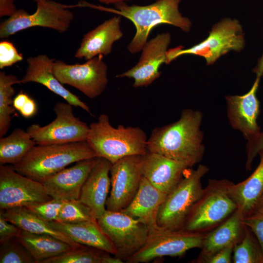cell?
Listing matches in <instances>:
<instances>
[{
  "mask_svg": "<svg viewBox=\"0 0 263 263\" xmlns=\"http://www.w3.org/2000/svg\"><path fill=\"white\" fill-rule=\"evenodd\" d=\"M0 263H36L27 249L14 238L0 246Z\"/></svg>",
  "mask_w": 263,
  "mask_h": 263,
  "instance_id": "cell-33",
  "label": "cell"
},
{
  "mask_svg": "<svg viewBox=\"0 0 263 263\" xmlns=\"http://www.w3.org/2000/svg\"><path fill=\"white\" fill-rule=\"evenodd\" d=\"M142 155L123 157L110 169L111 190L106 201V209L120 211L125 208L136 194L143 175Z\"/></svg>",
  "mask_w": 263,
  "mask_h": 263,
  "instance_id": "cell-14",
  "label": "cell"
},
{
  "mask_svg": "<svg viewBox=\"0 0 263 263\" xmlns=\"http://www.w3.org/2000/svg\"><path fill=\"white\" fill-rule=\"evenodd\" d=\"M242 210L237 209L216 229L206 233L199 256L211 254L225 247L238 243L244 233Z\"/></svg>",
  "mask_w": 263,
  "mask_h": 263,
  "instance_id": "cell-24",
  "label": "cell"
},
{
  "mask_svg": "<svg viewBox=\"0 0 263 263\" xmlns=\"http://www.w3.org/2000/svg\"><path fill=\"white\" fill-rule=\"evenodd\" d=\"M97 221L113 244L116 250L114 256L123 262L141 249L147 241L150 230L147 225L121 211L106 209Z\"/></svg>",
  "mask_w": 263,
  "mask_h": 263,
  "instance_id": "cell-8",
  "label": "cell"
},
{
  "mask_svg": "<svg viewBox=\"0 0 263 263\" xmlns=\"http://www.w3.org/2000/svg\"><path fill=\"white\" fill-rule=\"evenodd\" d=\"M121 20V16H114L85 34L75 56L88 60L99 55L110 54L113 43L123 36Z\"/></svg>",
  "mask_w": 263,
  "mask_h": 263,
  "instance_id": "cell-21",
  "label": "cell"
},
{
  "mask_svg": "<svg viewBox=\"0 0 263 263\" xmlns=\"http://www.w3.org/2000/svg\"><path fill=\"white\" fill-rule=\"evenodd\" d=\"M148 138L138 127H113L106 114L89 125L86 142L96 157H102L113 164L130 155L145 154L147 151Z\"/></svg>",
  "mask_w": 263,
  "mask_h": 263,
  "instance_id": "cell-3",
  "label": "cell"
},
{
  "mask_svg": "<svg viewBox=\"0 0 263 263\" xmlns=\"http://www.w3.org/2000/svg\"><path fill=\"white\" fill-rule=\"evenodd\" d=\"M52 199L43 183L18 172L12 167L0 165V210L26 207Z\"/></svg>",
  "mask_w": 263,
  "mask_h": 263,
  "instance_id": "cell-13",
  "label": "cell"
},
{
  "mask_svg": "<svg viewBox=\"0 0 263 263\" xmlns=\"http://www.w3.org/2000/svg\"><path fill=\"white\" fill-rule=\"evenodd\" d=\"M30 96L21 91L13 99V106L16 110L19 111Z\"/></svg>",
  "mask_w": 263,
  "mask_h": 263,
  "instance_id": "cell-42",
  "label": "cell"
},
{
  "mask_svg": "<svg viewBox=\"0 0 263 263\" xmlns=\"http://www.w3.org/2000/svg\"><path fill=\"white\" fill-rule=\"evenodd\" d=\"M149 230L145 245L127 263H146L164 256H182L191 249L201 248L206 234L159 226Z\"/></svg>",
  "mask_w": 263,
  "mask_h": 263,
  "instance_id": "cell-9",
  "label": "cell"
},
{
  "mask_svg": "<svg viewBox=\"0 0 263 263\" xmlns=\"http://www.w3.org/2000/svg\"><path fill=\"white\" fill-rule=\"evenodd\" d=\"M252 72L256 75V77L261 78L263 75V53Z\"/></svg>",
  "mask_w": 263,
  "mask_h": 263,
  "instance_id": "cell-43",
  "label": "cell"
},
{
  "mask_svg": "<svg viewBox=\"0 0 263 263\" xmlns=\"http://www.w3.org/2000/svg\"><path fill=\"white\" fill-rule=\"evenodd\" d=\"M35 13L30 14L23 9L17 10L0 24V38H4L28 28L39 26L59 33L68 30L74 19L68 6L52 0L37 2Z\"/></svg>",
  "mask_w": 263,
  "mask_h": 263,
  "instance_id": "cell-10",
  "label": "cell"
},
{
  "mask_svg": "<svg viewBox=\"0 0 263 263\" xmlns=\"http://www.w3.org/2000/svg\"><path fill=\"white\" fill-rule=\"evenodd\" d=\"M15 0H0V17H10L14 14L17 9L14 4Z\"/></svg>",
  "mask_w": 263,
  "mask_h": 263,
  "instance_id": "cell-41",
  "label": "cell"
},
{
  "mask_svg": "<svg viewBox=\"0 0 263 263\" xmlns=\"http://www.w3.org/2000/svg\"><path fill=\"white\" fill-rule=\"evenodd\" d=\"M234 263H263V252L255 235L244 225V233L241 240L233 248Z\"/></svg>",
  "mask_w": 263,
  "mask_h": 263,
  "instance_id": "cell-31",
  "label": "cell"
},
{
  "mask_svg": "<svg viewBox=\"0 0 263 263\" xmlns=\"http://www.w3.org/2000/svg\"><path fill=\"white\" fill-rule=\"evenodd\" d=\"M23 57L19 53L14 44L7 40L0 42V69L9 67L21 61Z\"/></svg>",
  "mask_w": 263,
  "mask_h": 263,
  "instance_id": "cell-35",
  "label": "cell"
},
{
  "mask_svg": "<svg viewBox=\"0 0 263 263\" xmlns=\"http://www.w3.org/2000/svg\"><path fill=\"white\" fill-rule=\"evenodd\" d=\"M167 194L154 187L143 176L139 189L130 204L120 211L146 224L149 229L158 227L159 209Z\"/></svg>",
  "mask_w": 263,
  "mask_h": 263,
  "instance_id": "cell-22",
  "label": "cell"
},
{
  "mask_svg": "<svg viewBox=\"0 0 263 263\" xmlns=\"http://www.w3.org/2000/svg\"><path fill=\"white\" fill-rule=\"evenodd\" d=\"M97 158L79 161L47 178L42 183L47 193L53 199L78 200L82 186Z\"/></svg>",
  "mask_w": 263,
  "mask_h": 263,
  "instance_id": "cell-17",
  "label": "cell"
},
{
  "mask_svg": "<svg viewBox=\"0 0 263 263\" xmlns=\"http://www.w3.org/2000/svg\"><path fill=\"white\" fill-rule=\"evenodd\" d=\"M263 150V130L251 141L247 142L246 150L247 158L245 168L247 170L252 169V165L255 158L260 151Z\"/></svg>",
  "mask_w": 263,
  "mask_h": 263,
  "instance_id": "cell-38",
  "label": "cell"
},
{
  "mask_svg": "<svg viewBox=\"0 0 263 263\" xmlns=\"http://www.w3.org/2000/svg\"><path fill=\"white\" fill-rule=\"evenodd\" d=\"M20 84V80L13 75L0 72V137L8 132L13 115L17 116L13 106V96L16 91L13 86Z\"/></svg>",
  "mask_w": 263,
  "mask_h": 263,
  "instance_id": "cell-30",
  "label": "cell"
},
{
  "mask_svg": "<svg viewBox=\"0 0 263 263\" xmlns=\"http://www.w3.org/2000/svg\"><path fill=\"white\" fill-rule=\"evenodd\" d=\"M208 170L207 167L202 164L195 169L190 168L187 169L160 207L158 226L172 230L182 229L191 209L202 195L204 188L201 179Z\"/></svg>",
  "mask_w": 263,
  "mask_h": 263,
  "instance_id": "cell-6",
  "label": "cell"
},
{
  "mask_svg": "<svg viewBox=\"0 0 263 263\" xmlns=\"http://www.w3.org/2000/svg\"><path fill=\"white\" fill-rule=\"evenodd\" d=\"M111 166L108 160L97 158L82 186L78 199L90 208L96 220L106 210V201L111 186L109 174Z\"/></svg>",
  "mask_w": 263,
  "mask_h": 263,
  "instance_id": "cell-20",
  "label": "cell"
},
{
  "mask_svg": "<svg viewBox=\"0 0 263 263\" xmlns=\"http://www.w3.org/2000/svg\"><path fill=\"white\" fill-rule=\"evenodd\" d=\"M260 79L256 77L250 90L246 94L225 96L230 124L233 129L242 132L247 142L255 138L261 132L257 122L260 102L257 97Z\"/></svg>",
  "mask_w": 263,
  "mask_h": 263,
  "instance_id": "cell-16",
  "label": "cell"
},
{
  "mask_svg": "<svg viewBox=\"0 0 263 263\" xmlns=\"http://www.w3.org/2000/svg\"><path fill=\"white\" fill-rule=\"evenodd\" d=\"M254 212H263V193L259 199L252 213Z\"/></svg>",
  "mask_w": 263,
  "mask_h": 263,
  "instance_id": "cell-44",
  "label": "cell"
},
{
  "mask_svg": "<svg viewBox=\"0 0 263 263\" xmlns=\"http://www.w3.org/2000/svg\"><path fill=\"white\" fill-rule=\"evenodd\" d=\"M21 229L7 220L0 212V243H4L16 238Z\"/></svg>",
  "mask_w": 263,
  "mask_h": 263,
  "instance_id": "cell-39",
  "label": "cell"
},
{
  "mask_svg": "<svg viewBox=\"0 0 263 263\" xmlns=\"http://www.w3.org/2000/svg\"><path fill=\"white\" fill-rule=\"evenodd\" d=\"M4 217L22 230L31 233L52 236L64 241L75 248L83 246L73 241L63 233L52 227L30 212L25 207H17L0 210Z\"/></svg>",
  "mask_w": 263,
  "mask_h": 263,
  "instance_id": "cell-27",
  "label": "cell"
},
{
  "mask_svg": "<svg viewBox=\"0 0 263 263\" xmlns=\"http://www.w3.org/2000/svg\"><path fill=\"white\" fill-rule=\"evenodd\" d=\"M55 59L40 54L27 58V67L20 84L35 82L40 84L62 97L73 106L78 107L90 114L89 107L76 95L65 88L53 72Z\"/></svg>",
  "mask_w": 263,
  "mask_h": 263,
  "instance_id": "cell-18",
  "label": "cell"
},
{
  "mask_svg": "<svg viewBox=\"0 0 263 263\" xmlns=\"http://www.w3.org/2000/svg\"><path fill=\"white\" fill-rule=\"evenodd\" d=\"M19 112L24 117H31L33 116L37 112V106L36 103L34 99L29 97Z\"/></svg>",
  "mask_w": 263,
  "mask_h": 263,
  "instance_id": "cell-40",
  "label": "cell"
},
{
  "mask_svg": "<svg viewBox=\"0 0 263 263\" xmlns=\"http://www.w3.org/2000/svg\"><path fill=\"white\" fill-rule=\"evenodd\" d=\"M64 201L52 199L25 207L36 216L46 222L56 221Z\"/></svg>",
  "mask_w": 263,
  "mask_h": 263,
  "instance_id": "cell-34",
  "label": "cell"
},
{
  "mask_svg": "<svg viewBox=\"0 0 263 263\" xmlns=\"http://www.w3.org/2000/svg\"><path fill=\"white\" fill-rule=\"evenodd\" d=\"M243 224L255 235L263 252V212H254L244 216Z\"/></svg>",
  "mask_w": 263,
  "mask_h": 263,
  "instance_id": "cell-37",
  "label": "cell"
},
{
  "mask_svg": "<svg viewBox=\"0 0 263 263\" xmlns=\"http://www.w3.org/2000/svg\"><path fill=\"white\" fill-rule=\"evenodd\" d=\"M96 157L85 141L36 145L12 168L18 172L43 183L47 178L79 161Z\"/></svg>",
  "mask_w": 263,
  "mask_h": 263,
  "instance_id": "cell-4",
  "label": "cell"
},
{
  "mask_svg": "<svg viewBox=\"0 0 263 263\" xmlns=\"http://www.w3.org/2000/svg\"><path fill=\"white\" fill-rule=\"evenodd\" d=\"M233 184L227 179H209L181 230L205 233L225 221L238 207L230 193Z\"/></svg>",
  "mask_w": 263,
  "mask_h": 263,
  "instance_id": "cell-5",
  "label": "cell"
},
{
  "mask_svg": "<svg viewBox=\"0 0 263 263\" xmlns=\"http://www.w3.org/2000/svg\"><path fill=\"white\" fill-rule=\"evenodd\" d=\"M73 105L57 103L54 111L56 118L48 124L41 126L33 124L27 131L36 145L61 144L86 141L89 126L75 117Z\"/></svg>",
  "mask_w": 263,
  "mask_h": 263,
  "instance_id": "cell-11",
  "label": "cell"
},
{
  "mask_svg": "<svg viewBox=\"0 0 263 263\" xmlns=\"http://www.w3.org/2000/svg\"><path fill=\"white\" fill-rule=\"evenodd\" d=\"M16 238L27 249L36 263L76 248L52 236L22 229Z\"/></svg>",
  "mask_w": 263,
  "mask_h": 263,
  "instance_id": "cell-26",
  "label": "cell"
},
{
  "mask_svg": "<svg viewBox=\"0 0 263 263\" xmlns=\"http://www.w3.org/2000/svg\"><path fill=\"white\" fill-rule=\"evenodd\" d=\"M53 72L62 84L71 86L93 99L100 95L108 83V66L99 55L83 64H69L55 60Z\"/></svg>",
  "mask_w": 263,
  "mask_h": 263,
  "instance_id": "cell-12",
  "label": "cell"
},
{
  "mask_svg": "<svg viewBox=\"0 0 263 263\" xmlns=\"http://www.w3.org/2000/svg\"><path fill=\"white\" fill-rule=\"evenodd\" d=\"M234 246V245H230L207 255L198 256L192 263H230L232 261V255Z\"/></svg>",
  "mask_w": 263,
  "mask_h": 263,
  "instance_id": "cell-36",
  "label": "cell"
},
{
  "mask_svg": "<svg viewBox=\"0 0 263 263\" xmlns=\"http://www.w3.org/2000/svg\"><path fill=\"white\" fill-rule=\"evenodd\" d=\"M101 3H103L106 4H115L117 3L121 2H125L130 0H97Z\"/></svg>",
  "mask_w": 263,
  "mask_h": 263,
  "instance_id": "cell-45",
  "label": "cell"
},
{
  "mask_svg": "<svg viewBox=\"0 0 263 263\" xmlns=\"http://www.w3.org/2000/svg\"><path fill=\"white\" fill-rule=\"evenodd\" d=\"M260 162L253 172L247 179L230 188L231 195L244 217L253 211L263 193V150L258 154Z\"/></svg>",
  "mask_w": 263,
  "mask_h": 263,
  "instance_id": "cell-25",
  "label": "cell"
},
{
  "mask_svg": "<svg viewBox=\"0 0 263 263\" xmlns=\"http://www.w3.org/2000/svg\"><path fill=\"white\" fill-rule=\"evenodd\" d=\"M245 45L244 34L239 21L224 18L213 25L208 36L200 43L188 49L179 46L168 50L166 64L182 55H194L204 58L207 65H211L230 51L241 52Z\"/></svg>",
  "mask_w": 263,
  "mask_h": 263,
  "instance_id": "cell-7",
  "label": "cell"
},
{
  "mask_svg": "<svg viewBox=\"0 0 263 263\" xmlns=\"http://www.w3.org/2000/svg\"><path fill=\"white\" fill-rule=\"evenodd\" d=\"M110 253L93 247L83 245L58 256L47 259L41 263H122L120 259Z\"/></svg>",
  "mask_w": 263,
  "mask_h": 263,
  "instance_id": "cell-29",
  "label": "cell"
},
{
  "mask_svg": "<svg viewBox=\"0 0 263 263\" xmlns=\"http://www.w3.org/2000/svg\"><path fill=\"white\" fill-rule=\"evenodd\" d=\"M56 221L72 224L97 222L90 208L79 200L64 201Z\"/></svg>",
  "mask_w": 263,
  "mask_h": 263,
  "instance_id": "cell-32",
  "label": "cell"
},
{
  "mask_svg": "<svg viewBox=\"0 0 263 263\" xmlns=\"http://www.w3.org/2000/svg\"><path fill=\"white\" fill-rule=\"evenodd\" d=\"M35 145L27 131L20 128L14 129L8 136L0 138V164L19 163Z\"/></svg>",
  "mask_w": 263,
  "mask_h": 263,
  "instance_id": "cell-28",
  "label": "cell"
},
{
  "mask_svg": "<svg viewBox=\"0 0 263 263\" xmlns=\"http://www.w3.org/2000/svg\"><path fill=\"white\" fill-rule=\"evenodd\" d=\"M182 0H156L147 5H130L121 2L114 4V8L96 6L85 2L83 5L113 13L130 20L135 27L136 32L127 48L130 53L134 54L142 51L148 41L150 33L159 24H169L185 32L190 31L192 26L191 21L179 11V6Z\"/></svg>",
  "mask_w": 263,
  "mask_h": 263,
  "instance_id": "cell-2",
  "label": "cell"
},
{
  "mask_svg": "<svg viewBox=\"0 0 263 263\" xmlns=\"http://www.w3.org/2000/svg\"><path fill=\"white\" fill-rule=\"evenodd\" d=\"M34 0L36 1V2H38V1L44 0Z\"/></svg>",
  "mask_w": 263,
  "mask_h": 263,
  "instance_id": "cell-46",
  "label": "cell"
},
{
  "mask_svg": "<svg viewBox=\"0 0 263 263\" xmlns=\"http://www.w3.org/2000/svg\"><path fill=\"white\" fill-rule=\"evenodd\" d=\"M54 228L63 233L81 245L97 248L115 256L116 250L97 222L66 223L57 221L47 222Z\"/></svg>",
  "mask_w": 263,
  "mask_h": 263,
  "instance_id": "cell-23",
  "label": "cell"
},
{
  "mask_svg": "<svg viewBox=\"0 0 263 263\" xmlns=\"http://www.w3.org/2000/svg\"><path fill=\"white\" fill-rule=\"evenodd\" d=\"M171 39V35L169 32L157 34L143 47L138 63L116 77L133 79L134 88L151 84L160 76L159 68L161 64L166 63L167 52Z\"/></svg>",
  "mask_w": 263,
  "mask_h": 263,
  "instance_id": "cell-15",
  "label": "cell"
},
{
  "mask_svg": "<svg viewBox=\"0 0 263 263\" xmlns=\"http://www.w3.org/2000/svg\"><path fill=\"white\" fill-rule=\"evenodd\" d=\"M189 167L186 164L147 150L142 155V175L168 194L178 184Z\"/></svg>",
  "mask_w": 263,
  "mask_h": 263,
  "instance_id": "cell-19",
  "label": "cell"
},
{
  "mask_svg": "<svg viewBox=\"0 0 263 263\" xmlns=\"http://www.w3.org/2000/svg\"><path fill=\"white\" fill-rule=\"evenodd\" d=\"M202 119L200 111L184 109L177 121L152 131L147 150L191 168L202 160L205 151Z\"/></svg>",
  "mask_w": 263,
  "mask_h": 263,
  "instance_id": "cell-1",
  "label": "cell"
}]
</instances>
